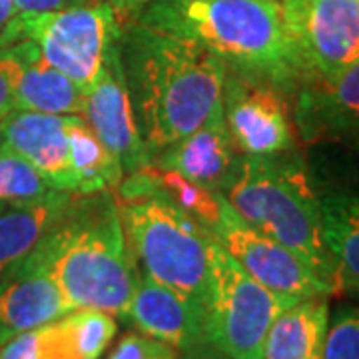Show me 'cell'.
Instances as JSON below:
<instances>
[{"label": "cell", "mask_w": 359, "mask_h": 359, "mask_svg": "<svg viewBox=\"0 0 359 359\" xmlns=\"http://www.w3.org/2000/svg\"><path fill=\"white\" fill-rule=\"evenodd\" d=\"M120 56L150 160L198 128L222 100L226 65L190 40L130 20Z\"/></svg>", "instance_id": "6da1fadb"}, {"label": "cell", "mask_w": 359, "mask_h": 359, "mask_svg": "<svg viewBox=\"0 0 359 359\" xmlns=\"http://www.w3.org/2000/svg\"><path fill=\"white\" fill-rule=\"evenodd\" d=\"M140 25L204 46L226 68L292 96L306 80L282 0H150Z\"/></svg>", "instance_id": "7a4b0ae2"}, {"label": "cell", "mask_w": 359, "mask_h": 359, "mask_svg": "<svg viewBox=\"0 0 359 359\" xmlns=\"http://www.w3.org/2000/svg\"><path fill=\"white\" fill-rule=\"evenodd\" d=\"M36 256L72 309H100L126 320L138 266L130 254L112 190L74 194Z\"/></svg>", "instance_id": "3957f363"}, {"label": "cell", "mask_w": 359, "mask_h": 359, "mask_svg": "<svg viewBox=\"0 0 359 359\" xmlns=\"http://www.w3.org/2000/svg\"><path fill=\"white\" fill-rule=\"evenodd\" d=\"M222 196L250 226L304 257L339 294L337 266L323 238L318 186L295 150L240 154Z\"/></svg>", "instance_id": "277c9868"}, {"label": "cell", "mask_w": 359, "mask_h": 359, "mask_svg": "<svg viewBox=\"0 0 359 359\" xmlns=\"http://www.w3.org/2000/svg\"><path fill=\"white\" fill-rule=\"evenodd\" d=\"M130 254L144 276L194 299L204 309L210 290V228L158 198L118 200Z\"/></svg>", "instance_id": "5b68a950"}, {"label": "cell", "mask_w": 359, "mask_h": 359, "mask_svg": "<svg viewBox=\"0 0 359 359\" xmlns=\"http://www.w3.org/2000/svg\"><path fill=\"white\" fill-rule=\"evenodd\" d=\"M122 22L100 0L36 16H14L0 48L32 40L44 60L86 90L98 80L120 44Z\"/></svg>", "instance_id": "8992f818"}, {"label": "cell", "mask_w": 359, "mask_h": 359, "mask_svg": "<svg viewBox=\"0 0 359 359\" xmlns=\"http://www.w3.org/2000/svg\"><path fill=\"white\" fill-rule=\"evenodd\" d=\"M295 302L256 282L216 240L205 302L210 346L231 359H262L269 325Z\"/></svg>", "instance_id": "52a82bcc"}, {"label": "cell", "mask_w": 359, "mask_h": 359, "mask_svg": "<svg viewBox=\"0 0 359 359\" xmlns=\"http://www.w3.org/2000/svg\"><path fill=\"white\" fill-rule=\"evenodd\" d=\"M282 13L306 78L359 62V0H282Z\"/></svg>", "instance_id": "ba28073f"}, {"label": "cell", "mask_w": 359, "mask_h": 359, "mask_svg": "<svg viewBox=\"0 0 359 359\" xmlns=\"http://www.w3.org/2000/svg\"><path fill=\"white\" fill-rule=\"evenodd\" d=\"M212 233L256 282L276 294L294 299L335 294L334 287L304 257L250 226L226 198H222L219 218Z\"/></svg>", "instance_id": "9c48e42d"}, {"label": "cell", "mask_w": 359, "mask_h": 359, "mask_svg": "<svg viewBox=\"0 0 359 359\" xmlns=\"http://www.w3.org/2000/svg\"><path fill=\"white\" fill-rule=\"evenodd\" d=\"M222 110L240 154L271 156L295 150L285 96L268 84L226 68Z\"/></svg>", "instance_id": "30bf717a"}, {"label": "cell", "mask_w": 359, "mask_h": 359, "mask_svg": "<svg viewBox=\"0 0 359 359\" xmlns=\"http://www.w3.org/2000/svg\"><path fill=\"white\" fill-rule=\"evenodd\" d=\"M294 96V124L304 144L359 154V62L334 76L306 78Z\"/></svg>", "instance_id": "8fae6325"}, {"label": "cell", "mask_w": 359, "mask_h": 359, "mask_svg": "<svg viewBox=\"0 0 359 359\" xmlns=\"http://www.w3.org/2000/svg\"><path fill=\"white\" fill-rule=\"evenodd\" d=\"M80 118L116 156L124 176L150 164V156L130 102L120 44L110 56L102 74L84 92V112Z\"/></svg>", "instance_id": "7c38bea8"}, {"label": "cell", "mask_w": 359, "mask_h": 359, "mask_svg": "<svg viewBox=\"0 0 359 359\" xmlns=\"http://www.w3.org/2000/svg\"><path fill=\"white\" fill-rule=\"evenodd\" d=\"M0 68L6 74L16 108L42 114L82 116L84 90L50 66L32 40L0 48Z\"/></svg>", "instance_id": "4fadbf2b"}, {"label": "cell", "mask_w": 359, "mask_h": 359, "mask_svg": "<svg viewBox=\"0 0 359 359\" xmlns=\"http://www.w3.org/2000/svg\"><path fill=\"white\" fill-rule=\"evenodd\" d=\"M72 116L16 108L0 122V148L22 156L56 190L76 194L68 126Z\"/></svg>", "instance_id": "5bb4252c"}, {"label": "cell", "mask_w": 359, "mask_h": 359, "mask_svg": "<svg viewBox=\"0 0 359 359\" xmlns=\"http://www.w3.org/2000/svg\"><path fill=\"white\" fill-rule=\"evenodd\" d=\"M126 320L138 332L166 341L180 353L208 344L204 309L190 297L144 276L140 269Z\"/></svg>", "instance_id": "9a60e30c"}, {"label": "cell", "mask_w": 359, "mask_h": 359, "mask_svg": "<svg viewBox=\"0 0 359 359\" xmlns=\"http://www.w3.org/2000/svg\"><path fill=\"white\" fill-rule=\"evenodd\" d=\"M72 308L36 252L0 282V346L60 320Z\"/></svg>", "instance_id": "2e32d148"}, {"label": "cell", "mask_w": 359, "mask_h": 359, "mask_svg": "<svg viewBox=\"0 0 359 359\" xmlns=\"http://www.w3.org/2000/svg\"><path fill=\"white\" fill-rule=\"evenodd\" d=\"M238 156L240 152L226 126L219 100L198 128L160 150L150 164L176 170L182 176L222 194Z\"/></svg>", "instance_id": "e0dca14e"}, {"label": "cell", "mask_w": 359, "mask_h": 359, "mask_svg": "<svg viewBox=\"0 0 359 359\" xmlns=\"http://www.w3.org/2000/svg\"><path fill=\"white\" fill-rule=\"evenodd\" d=\"M318 196L323 238L337 266V292L359 299V172L327 188L318 186Z\"/></svg>", "instance_id": "ac0fdd59"}, {"label": "cell", "mask_w": 359, "mask_h": 359, "mask_svg": "<svg viewBox=\"0 0 359 359\" xmlns=\"http://www.w3.org/2000/svg\"><path fill=\"white\" fill-rule=\"evenodd\" d=\"M72 198L74 194L56 190L36 202L0 205V282L39 250Z\"/></svg>", "instance_id": "d6986e66"}, {"label": "cell", "mask_w": 359, "mask_h": 359, "mask_svg": "<svg viewBox=\"0 0 359 359\" xmlns=\"http://www.w3.org/2000/svg\"><path fill=\"white\" fill-rule=\"evenodd\" d=\"M136 198H158L166 204L182 210L196 218L205 228H214L219 218L222 194L205 188L194 180L182 176L176 170L148 164L134 174L124 176L118 186L116 200H136Z\"/></svg>", "instance_id": "ffe728a7"}, {"label": "cell", "mask_w": 359, "mask_h": 359, "mask_svg": "<svg viewBox=\"0 0 359 359\" xmlns=\"http://www.w3.org/2000/svg\"><path fill=\"white\" fill-rule=\"evenodd\" d=\"M330 323V295L304 297L269 325L262 359H323Z\"/></svg>", "instance_id": "44dd1931"}, {"label": "cell", "mask_w": 359, "mask_h": 359, "mask_svg": "<svg viewBox=\"0 0 359 359\" xmlns=\"http://www.w3.org/2000/svg\"><path fill=\"white\" fill-rule=\"evenodd\" d=\"M68 142L76 194H96L120 186L124 180L120 162L80 116H72L70 120Z\"/></svg>", "instance_id": "7402d4cb"}, {"label": "cell", "mask_w": 359, "mask_h": 359, "mask_svg": "<svg viewBox=\"0 0 359 359\" xmlns=\"http://www.w3.org/2000/svg\"><path fill=\"white\" fill-rule=\"evenodd\" d=\"M0 359H80L68 334L65 316L0 346Z\"/></svg>", "instance_id": "603a6c76"}, {"label": "cell", "mask_w": 359, "mask_h": 359, "mask_svg": "<svg viewBox=\"0 0 359 359\" xmlns=\"http://www.w3.org/2000/svg\"><path fill=\"white\" fill-rule=\"evenodd\" d=\"M52 192L56 188L30 162L0 148V205L36 202Z\"/></svg>", "instance_id": "cb8c5ba5"}, {"label": "cell", "mask_w": 359, "mask_h": 359, "mask_svg": "<svg viewBox=\"0 0 359 359\" xmlns=\"http://www.w3.org/2000/svg\"><path fill=\"white\" fill-rule=\"evenodd\" d=\"M65 323L80 359L102 358L118 332L114 316L100 309H72L65 316Z\"/></svg>", "instance_id": "d4e9b609"}, {"label": "cell", "mask_w": 359, "mask_h": 359, "mask_svg": "<svg viewBox=\"0 0 359 359\" xmlns=\"http://www.w3.org/2000/svg\"><path fill=\"white\" fill-rule=\"evenodd\" d=\"M323 359H359V306H341L330 313Z\"/></svg>", "instance_id": "484cf974"}, {"label": "cell", "mask_w": 359, "mask_h": 359, "mask_svg": "<svg viewBox=\"0 0 359 359\" xmlns=\"http://www.w3.org/2000/svg\"><path fill=\"white\" fill-rule=\"evenodd\" d=\"M180 349L142 332L124 334L106 359H178Z\"/></svg>", "instance_id": "4316f807"}, {"label": "cell", "mask_w": 359, "mask_h": 359, "mask_svg": "<svg viewBox=\"0 0 359 359\" xmlns=\"http://www.w3.org/2000/svg\"><path fill=\"white\" fill-rule=\"evenodd\" d=\"M94 0H14V16H36V14L56 13L70 6L86 4Z\"/></svg>", "instance_id": "83f0119b"}, {"label": "cell", "mask_w": 359, "mask_h": 359, "mask_svg": "<svg viewBox=\"0 0 359 359\" xmlns=\"http://www.w3.org/2000/svg\"><path fill=\"white\" fill-rule=\"evenodd\" d=\"M104 4H108L112 11L118 16V20L122 22V25H126L130 20H134L140 11L150 2V0H100Z\"/></svg>", "instance_id": "f1b7e54d"}, {"label": "cell", "mask_w": 359, "mask_h": 359, "mask_svg": "<svg viewBox=\"0 0 359 359\" xmlns=\"http://www.w3.org/2000/svg\"><path fill=\"white\" fill-rule=\"evenodd\" d=\"M13 110H16L13 88H11V82H8L6 74H4L2 68H0V122L11 114Z\"/></svg>", "instance_id": "f546056e"}, {"label": "cell", "mask_w": 359, "mask_h": 359, "mask_svg": "<svg viewBox=\"0 0 359 359\" xmlns=\"http://www.w3.org/2000/svg\"><path fill=\"white\" fill-rule=\"evenodd\" d=\"M178 359H231L230 355L222 353L219 349H216L210 344H204V346L194 347V349H188V351H182Z\"/></svg>", "instance_id": "4dcf8cb0"}, {"label": "cell", "mask_w": 359, "mask_h": 359, "mask_svg": "<svg viewBox=\"0 0 359 359\" xmlns=\"http://www.w3.org/2000/svg\"><path fill=\"white\" fill-rule=\"evenodd\" d=\"M14 18V0H0V36Z\"/></svg>", "instance_id": "1f68e13d"}]
</instances>
